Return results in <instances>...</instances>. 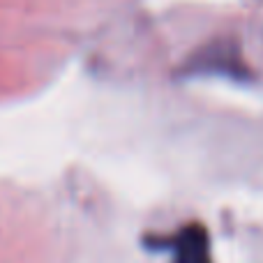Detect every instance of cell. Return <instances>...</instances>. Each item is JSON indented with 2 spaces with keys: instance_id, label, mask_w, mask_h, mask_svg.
I'll list each match as a JSON object with an SVG mask.
<instances>
[{
  "instance_id": "6da1fadb",
  "label": "cell",
  "mask_w": 263,
  "mask_h": 263,
  "mask_svg": "<svg viewBox=\"0 0 263 263\" xmlns=\"http://www.w3.org/2000/svg\"><path fill=\"white\" fill-rule=\"evenodd\" d=\"M173 263H213L210 236L201 224H187L173 236Z\"/></svg>"
}]
</instances>
